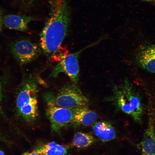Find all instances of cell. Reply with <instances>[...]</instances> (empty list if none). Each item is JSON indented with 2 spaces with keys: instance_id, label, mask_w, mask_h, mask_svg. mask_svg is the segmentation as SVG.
Here are the masks:
<instances>
[{
  "instance_id": "13",
  "label": "cell",
  "mask_w": 155,
  "mask_h": 155,
  "mask_svg": "<svg viewBox=\"0 0 155 155\" xmlns=\"http://www.w3.org/2000/svg\"><path fill=\"white\" fill-rule=\"evenodd\" d=\"M32 151L39 155H66L67 153L65 147L55 142L42 144Z\"/></svg>"
},
{
  "instance_id": "18",
  "label": "cell",
  "mask_w": 155,
  "mask_h": 155,
  "mask_svg": "<svg viewBox=\"0 0 155 155\" xmlns=\"http://www.w3.org/2000/svg\"><path fill=\"white\" fill-rule=\"evenodd\" d=\"M2 94H1V83H0V104L1 100Z\"/></svg>"
},
{
  "instance_id": "4",
  "label": "cell",
  "mask_w": 155,
  "mask_h": 155,
  "mask_svg": "<svg viewBox=\"0 0 155 155\" xmlns=\"http://www.w3.org/2000/svg\"><path fill=\"white\" fill-rule=\"evenodd\" d=\"M44 96L46 104V113L52 131L59 132L63 127L73 126L75 108H69L57 106L47 93Z\"/></svg>"
},
{
  "instance_id": "16",
  "label": "cell",
  "mask_w": 155,
  "mask_h": 155,
  "mask_svg": "<svg viewBox=\"0 0 155 155\" xmlns=\"http://www.w3.org/2000/svg\"><path fill=\"white\" fill-rule=\"evenodd\" d=\"M3 18L1 13L0 12V32L1 31L2 28L3 23Z\"/></svg>"
},
{
  "instance_id": "19",
  "label": "cell",
  "mask_w": 155,
  "mask_h": 155,
  "mask_svg": "<svg viewBox=\"0 0 155 155\" xmlns=\"http://www.w3.org/2000/svg\"><path fill=\"white\" fill-rule=\"evenodd\" d=\"M143 1L148 2H155V0H139Z\"/></svg>"
},
{
  "instance_id": "7",
  "label": "cell",
  "mask_w": 155,
  "mask_h": 155,
  "mask_svg": "<svg viewBox=\"0 0 155 155\" xmlns=\"http://www.w3.org/2000/svg\"><path fill=\"white\" fill-rule=\"evenodd\" d=\"M10 50L15 59L22 64L32 61L42 51L36 44L26 38L19 39L13 42Z\"/></svg>"
},
{
  "instance_id": "3",
  "label": "cell",
  "mask_w": 155,
  "mask_h": 155,
  "mask_svg": "<svg viewBox=\"0 0 155 155\" xmlns=\"http://www.w3.org/2000/svg\"><path fill=\"white\" fill-rule=\"evenodd\" d=\"M16 101L18 116L26 123H33L38 115L37 93L38 81L33 75L24 78Z\"/></svg>"
},
{
  "instance_id": "14",
  "label": "cell",
  "mask_w": 155,
  "mask_h": 155,
  "mask_svg": "<svg viewBox=\"0 0 155 155\" xmlns=\"http://www.w3.org/2000/svg\"><path fill=\"white\" fill-rule=\"evenodd\" d=\"M95 141L91 133L79 132L74 135L72 145L77 148H84L90 146Z\"/></svg>"
},
{
  "instance_id": "12",
  "label": "cell",
  "mask_w": 155,
  "mask_h": 155,
  "mask_svg": "<svg viewBox=\"0 0 155 155\" xmlns=\"http://www.w3.org/2000/svg\"><path fill=\"white\" fill-rule=\"evenodd\" d=\"M92 126L94 133L102 141H109L115 137V130L112 125L108 122L106 121L95 122Z\"/></svg>"
},
{
  "instance_id": "1",
  "label": "cell",
  "mask_w": 155,
  "mask_h": 155,
  "mask_svg": "<svg viewBox=\"0 0 155 155\" xmlns=\"http://www.w3.org/2000/svg\"><path fill=\"white\" fill-rule=\"evenodd\" d=\"M71 22L68 0H51L49 17L40 34V47L50 56L60 46L67 34Z\"/></svg>"
},
{
  "instance_id": "9",
  "label": "cell",
  "mask_w": 155,
  "mask_h": 155,
  "mask_svg": "<svg viewBox=\"0 0 155 155\" xmlns=\"http://www.w3.org/2000/svg\"><path fill=\"white\" fill-rule=\"evenodd\" d=\"M135 60L137 64L142 69L155 73V44L140 47L136 53Z\"/></svg>"
},
{
  "instance_id": "5",
  "label": "cell",
  "mask_w": 155,
  "mask_h": 155,
  "mask_svg": "<svg viewBox=\"0 0 155 155\" xmlns=\"http://www.w3.org/2000/svg\"><path fill=\"white\" fill-rule=\"evenodd\" d=\"M47 93L54 103L61 107L73 109L86 106L88 103L87 98L77 84L73 83L64 86L56 94L50 92Z\"/></svg>"
},
{
  "instance_id": "21",
  "label": "cell",
  "mask_w": 155,
  "mask_h": 155,
  "mask_svg": "<svg viewBox=\"0 0 155 155\" xmlns=\"http://www.w3.org/2000/svg\"><path fill=\"white\" fill-rule=\"evenodd\" d=\"M0 140H3V138H2L0 136Z\"/></svg>"
},
{
  "instance_id": "10",
  "label": "cell",
  "mask_w": 155,
  "mask_h": 155,
  "mask_svg": "<svg viewBox=\"0 0 155 155\" xmlns=\"http://www.w3.org/2000/svg\"><path fill=\"white\" fill-rule=\"evenodd\" d=\"M37 20V18L33 16L8 14L3 17V23L9 29L26 31L28 29V24Z\"/></svg>"
},
{
  "instance_id": "15",
  "label": "cell",
  "mask_w": 155,
  "mask_h": 155,
  "mask_svg": "<svg viewBox=\"0 0 155 155\" xmlns=\"http://www.w3.org/2000/svg\"><path fill=\"white\" fill-rule=\"evenodd\" d=\"M69 54V52L65 48L61 46L55 51L50 55L52 61L59 62Z\"/></svg>"
},
{
  "instance_id": "6",
  "label": "cell",
  "mask_w": 155,
  "mask_h": 155,
  "mask_svg": "<svg viewBox=\"0 0 155 155\" xmlns=\"http://www.w3.org/2000/svg\"><path fill=\"white\" fill-rule=\"evenodd\" d=\"M100 42L98 40L76 52L67 54L58 62L52 70L49 77L56 78L59 73L63 72L67 75L73 84H77L80 76L79 56L84 51L96 45Z\"/></svg>"
},
{
  "instance_id": "11",
  "label": "cell",
  "mask_w": 155,
  "mask_h": 155,
  "mask_svg": "<svg viewBox=\"0 0 155 155\" xmlns=\"http://www.w3.org/2000/svg\"><path fill=\"white\" fill-rule=\"evenodd\" d=\"M98 118L97 114L88 108L86 106L75 108L73 126L86 127L92 125Z\"/></svg>"
},
{
  "instance_id": "2",
  "label": "cell",
  "mask_w": 155,
  "mask_h": 155,
  "mask_svg": "<svg viewBox=\"0 0 155 155\" xmlns=\"http://www.w3.org/2000/svg\"><path fill=\"white\" fill-rule=\"evenodd\" d=\"M107 99L117 110L129 116L136 122H141L144 112L141 99L127 79L120 85H113L112 94Z\"/></svg>"
},
{
  "instance_id": "20",
  "label": "cell",
  "mask_w": 155,
  "mask_h": 155,
  "mask_svg": "<svg viewBox=\"0 0 155 155\" xmlns=\"http://www.w3.org/2000/svg\"><path fill=\"white\" fill-rule=\"evenodd\" d=\"M0 155H5L3 152L1 150H0Z\"/></svg>"
},
{
  "instance_id": "17",
  "label": "cell",
  "mask_w": 155,
  "mask_h": 155,
  "mask_svg": "<svg viewBox=\"0 0 155 155\" xmlns=\"http://www.w3.org/2000/svg\"><path fill=\"white\" fill-rule=\"evenodd\" d=\"M22 155H39L38 154L32 151L31 152H25L22 154Z\"/></svg>"
},
{
  "instance_id": "8",
  "label": "cell",
  "mask_w": 155,
  "mask_h": 155,
  "mask_svg": "<svg viewBox=\"0 0 155 155\" xmlns=\"http://www.w3.org/2000/svg\"><path fill=\"white\" fill-rule=\"evenodd\" d=\"M150 106L148 126L138 145L142 155H155V115L152 107Z\"/></svg>"
}]
</instances>
